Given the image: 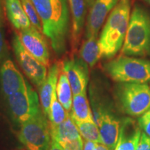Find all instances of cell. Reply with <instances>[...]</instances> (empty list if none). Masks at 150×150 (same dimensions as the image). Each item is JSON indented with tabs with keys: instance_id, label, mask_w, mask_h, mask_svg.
I'll return each mask as SVG.
<instances>
[{
	"instance_id": "cell-35",
	"label": "cell",
	"mask_w": 150,
	"mask_h": 150,
	"mask_svg": "<svg viewBox=\"0 0 150 150\" xmlns=\"http://www.w3.org/2000/svg\"><path fill=\"white\" fill-rule=\"evenodd\" d=\"M21 150H22V149H21Z\"/></svg>"
},
{
	"instance_id": "cell-17",
	"label": "cell",
	"mask_w": 150,
	"mask_h": 150,
	"mask_svg": "<svg viewBox=\"0 0 150 150\" xmlns=\"http://www.w3.org/2000/svg\"><path fill=\"white\" fill-rule=\"evenodd\" d=\"M4 6L7 18L15 29L20 31L32 26L20 0H4Z\"/></svg>"
},
{
	"instance_id": "cell-10",
	"label": "cell",
	"mask_w": 150,
	"mask_h": 150,
	"mask_svg": "<svg viewBox=\"0 0 150 150\" xmlns=\"http://www.w3.org/2000/svg\"><path fill=\"white\" fill-rule=\"evenodd\" d=\"M61 69L66 74L73 95L86 93L89 81L88 65L83 59L73 57L63 62Z\"/></svg>"
},
{
	"instance_id": "cell-9",
	"label": "cell",
	"mask_w": 150,
	"mask_h": 150,
	"mask_svg": "<svg viewBox=\"0 0 150 150\" xmlns=\"http://www.w3.org/2000/svg\"><path fill=\"white\" fill-rule=\"evenodd\" d=\"M93 115L99 128L102 143L110 150H114L119 138L121 120L109 107L105 106L93 112Z\"/></svg>"
},
{
	"instance_id": "cell-3",
	"label": "cell",
	"mask_w": 150,
	"mask_h": 150,
	"mask_svg": "<svg viewBox=\"0 0 150 150\" xmlns=\"http://www.w3.org/2000/svg\"><path fill=\"white\" fill-rule=\"evenodd\" d=\"M121 53L128 56H150V15L138 5L131 13Z\"/></svg>"
},
{
	"instance_id": "cell-21",
	"label": "cell",
	"mask_w": 150,
	"mask_h": 150,
	"mask_svg": "<svg viewBox=\"0 0 150 150\" xmlns=\"http://www.w3.org/2000/svg\"><path fill=\"white\" fill-rule=\"evenodd\" d=\"M56 95L60 103L67 112L72 110L73 94L68 79L64 71H60L56 85Z\"/></svg>"
},
{
	"instance_id": "cell-5",
	"label": "cell",
	"mask_w": 150,
	"mask_h": 150,
	"mask_svg": "<svg viewBox=\"0 0 150 150\" xmlns=\"http://www.w3.org/2000/svg\"><path fill=\"white\" fill-rule=\"evenodd\" d=\"M114 95L120 110L131 117L142 115L150 109V87L147 83H117Z\"/></svg>"
},
{
	"instance_id": "cell-30",
	"label": "cell",
	"mask_w": 150,
	"mask_h": 150,
	"mask_svg": "<svg viewBox=\"0 0 150 150\" xmlns=\"http://www.w3.org/2000/svg\"><path fill=\"white\" fill-rule=\"evenodd\" d=\"M50 150H65V149L61 147V145H60L59 142H56V140L52 139L51 145H50Z\"/></svg>"
},
{
	"instance_id": "cell-8",
	"label": "cell",
	"mask_w": 150,
	"mask_h": 150,
	"mask_svg": "<svg viewBox=\"0 0 150 150\" xmlns=\"http://www.w3.org/2000/svg\"><path fill=\"white\" fill-rule=\"evenodd\" d=\"M12 47L20 67L33 85L39 88L47 76V67L26 50L20 40L19 34L14 33L12 38Z\"/></svg>"
},
{
	"instance_id": "cell-34",
	"label": "cell",
	"mask_w": 150,
	"mask_h": 150,
	"mask_svg": "<svg viewBox=\"0 0 150 150\" xmlns=\"http://www.w3.org/2000/svg\"><path fill=\"white\" fill-rule=\"evenodd\" d=\"M145 1H147V3H149V4H150V0H145Z\"/></svg>"
},
{
	"instance_id": "cell-27",
	"label": "cell",
	"mask_w": 150,
	"mask_h": 150,
	"mask_svg": "<svg viewBox=\"0 0 150 150\" xmlns=\"http://www.w3.org/2000/svg\"><path fill=\"white\" fill-rule=\"evenodd\" d=\"M6 54L7 49L5 42L2 16H0V63H1L6 58Z\"/></svg>"
},
{
	"instance_id": "cell-2",
	"label": "cell",
	"mask_w": 150,
	"mask_h": 150,
	"mask_svg": "<svg viewBox=\"0 0 150 150\" xmlns=\"http://www.w3.org/2000/svg\"><path fill=\"white\" fill-rule=\"evenodd\" d=\"M131 17V0H120L108 16L98 42L101 59H111L122 50Z\"/></svg>"
},
{
	"instance_id": "cell-29",
	"label": "cell",
	"mask_w": 150,
	"mask_h": 150,
	"mask_svg": "<svg viewBox=\"0 0 150 150\" xmlns=\"http://www.w3.org/2000/svg\"><path fill=\"white\" fill-rule=\"evenodd\" d=\"M97 143L90 140H84L83 150H96Z\"/></svg>"
},
{
	"instance_id": "cell-13",
	"label": "cell",
	"mask_w": 150,
	"mask_h": 150,
	"mask_svg": "<svg viewBox=\"0 0 150 150\" xmlns=\"http://www.w3.org/2000/svg\"><path fill=\"white\" fill-rule=\"evenodd\" d=\"M120 0H95L90 8L86 27V38L97 35L108 15Z\"/></svg>"
},
{
	"instance_id": "cell-22",
	"label": "cell",
	"mask_w": 150,
	"mask_h": 150,
	"mask_svg": "<svg viewBox=\"0 0 150 150\" xmlns=\"http://www.w3.org/2000/svg\"><path fill=\"white\" fill-rule=\"evenodd\" d=\"M72 120L77 127L81 136L84 140H90L96 143H102L99 128L93 120L85 121H78L74 119Z\"/></svg>"
},
{
	"instance_id": "cell-24",
	"label": "cell",
	"mask_w": 150,
	"mask_h": 150,
	"mask_svg": "<svg viewBox=\"0 0 150 150\" xmlns=\"http://www.w3.org/2000/svg\"><path fill=\"white\" fill-rule=\"evenodd\" d=\"M20 1H21L24 12L29 18L32 27L38 30L40 32L42 33V22L32 1L31 0H20Z\"/></svg>"
},
{
	"instance_id": "cell-31",
	"label": "cell",
	"mask_w": 150,
	"mask_h": 150,
	"mask_svg": "<svg viewBox=\"0 0 150 150\" xmlns=\"http://www.w3.org/2000/svg\"><path fill=\"white\" fill-rule=\"evenodd\" d=\"M96 150H110L107 146L103 143H97Z\"/></svg>"
},
{
	"instance_id": "cell-15",
	"label": "cell",
	"mask_w": 150,
	"mask_h": 150,
	"mask_svg": "<svg viewBox=\"0 0 150 150\" xmlns=\"http://www.w3.org/2000/svg\"><path fill=\"white\" fill-rule=\"evenodd\" d=\"M71 16V44L73 50L77 48L85 24L86 0H67Z\"/></svg>"
},
{
	"instance_id": "cell-25",
	"label": "cell",
	"mask_w": 150,
	"mask_h": 150,
	"mask_svg": "<svg viewBox=\"0 0 150 150\" xmlns=\"http://www.w3.org/2000/svg\"><path fill=\"white\" fill-rule=\"evenodd\" d=\"M138 122L142 132L150 137V109L140 116Z\"/></svg>"
},
{
	"instance_id": "cell-28",
	"label": "cell",
	"mask_w": 150,
	"mask_h": 150,
	"mask_svg": "<svg viewBox=\"0 0 150 150\" xmlns=\"http://www.w3.org/2000/svg\"><path fill=\"white\" fill-rule=\"evenodd\" d=\"M136 150H150V137L142 131Z\"/></svg>"
},
{
	"instance_id": "cell-4",
	"label": "cell",
	"mask_w": 150,
	"mask_h": 150,
	"mask_svg": "<svg viewBox=\"0 0 150 150\" xmlns=\"http://www.w3.org/2000/svg\"><path fill=\"white\" fill-rule=\"evenodd\" d=\"M105 72L117 83H147L150 81V61L120 56L103 65Z\"/></svg>"
},
{
	"instance_id": "cell-20",
	"label": "cell",
	"mask_w": 150,
	"mask_h": 150,
	"mask_svg": "<svg viewBox=\"0 0 150 150\" xmlns=\"http://www.w3.org/2000/svg\"><path fill=\"white\" fill-rule=\"evenodd\" d=\"M98 40V36L97 35L86 38L79 52L81 59H83L91 67L95 66L101 59Z\"/></svg>"
},
{
	"instance_id": "cell-14",
	"label": "cell",
	"mask_w": 150,
	"mask_h": 150,
	"mask_svg": "<svg viewBox=\"0 0 150 150\" xmlns=\"http://www.w3.org/2000/svg\"><path fill=\"white\" fill-rule=\"evenodd\" d=\"M141 133L138 122L129 117L123 118L121 120L119 138L114 150H136Z\"/></svg>"
},
{
	"instance_id": "cell-11",
	"label": "cell",
	"mask_w": 150,
	"mask_h": 150,
	"mask_svg": "<svg viewBox=\"0 0 150 150\" xmlns=\"http://www.w3.org/2000/svg\"><path fill=\"white\" fill-rule=\"evenodd\" d=\"M19 36L23 46L31 55L46 67L50 65V50L42 33L31 26L29 29L20 31Z\"/></svg>"
},
{
	"instance_id": "cell-32",
	"label": "cell",
	"mask_w": 150,
	"mask_h": 150,
	"mask_svg": "<svg viewBox=\"0 0 150 150\" xmlns=\"http://www.w3.org/2000/svg\"><path fill=\"white\" fill-rule=\"evenodd\" d=\"M94 1H95V0H86V6H87V8H91V7L92 6V5H93Z\"/></svg>"
},
{
	"instance_id": "cell-23",
	"label": "cell",
	"mask_w": 150,
	"mask_h": 150,
	"mask_svg": "<svg viewBox=\"0 0 150 150\" xmlns=\"http://www.w3.org/2000/svg\"><path fill=\"white\" fill-rule=\"evenodd\" d=\"M69 113L70 112H67L65 110L58 99L56 88L52 95L50 113L48 115L50 122V127H55L60 125L66 119L69 115Z\"/></svg>"
},
{
	"instance_id": "cell-19",
	"label": "cell",
	"mask_w": 150,
	"mask_h": 150,
	"mask_svg": "<svg viewBox=\"0 0 150 150\" xmlns=\"http://www.w3.org/2000/svg\"><path fill=\"white\" fill-rule=\"evenodd\" d=\"M70 114L72 119L78 121L93 120V115L86 93L73 95L72 110Z\"/></svg>"
},
{
	"instance_id": "cell-18",
	"label": "cell",
	"mask_w": 150,
	"mask_h": 150,
	"mask_svg": "<svg viewBox=\"0 0 150 150\" xmlns=\"http://www.w3.org/2000/svg\"><path fill=\"white\" fill-rule=\"evenodd\" d=\"M50 129L52 139L56 140L59 143L71 141L81 137L70 113L63 122L57 126L50 127Z\"/></svg>"
},
{
	"instance_id": "cell-6",
	"label": "cell",
	"mask_w": 150,
	"mask_h": 150,
	"mask_svg": "<svg viewBox=\"0 0 150 150\" xmlns=\"http://www.w3.org/2000/svg\"><path fill=\"white\" fill-rule=\"evenodd\" d=\"M6 102L11 118L20 126L42 110L38 95L27 81L23 89L6 97Z\"/></svg>"
},
{
	"instance_id": "cell-26",
	"label": "cell",
	"mask_w": 150,
	"mask_h": 150,
	"mask_svg": "<svg viewBox=\"0 0 150 150\" xmlns=\"http://www.w3.org/2000/svg\"><path fill=\"white\" fill-rule=\"evenodd\" d=\"M59 144L65 150H83V141L81 137L71 141L59 142Z\"/></svg>"
},
{
	"instance_id": "cell-16",
	"label": "cell",
	"mask_w": 150,
	"mask_h": 150,
	"mask_svg": "<svg viewBox=\"0 0 150 150\" xmlns=\"http://www.w3.org/2000/svg\"><path fill=\"white\" fill-rule=\"evenodd\" d=\"M60 65L54 63L49 69L46 79L38 88L39 97L43 112L48 117L50 110L52 95L56 88L60 73Z\"/></svg>"
},
{
	"instance_id": "cell-33",
	"label": "cell",
	"mask_w": 150,
	"mask_h": 150,
	"mask_svg": "<svg viewBox=\"0 0 150 150\" xmlns=\"http://www.w3.org/2000/svg\"><path fill=\"white\" fill-rule=\"evenodd\" d=\"M0 16H2V7H1V0H0Z\"/></svg>"
},
{
	"instance_id": "cell-12",
	"label": "cell",
	"mask_w": 150,
	"mask_h": 150,
	"mask_svg": "<svg viewBox=\"0 0 150 150\" xmlns=\"http://www.w3.org/2000/svg\"><path fill=\"white\" fill-rule=\"evenodd\" d=\"M27 81L12 60L6 58L0 66V88L6 98L25 87Z\"/></svg>"
},
{
	"instance_id": "cell-7",
	"label": "cell",
	"mask_w": 150,
	"mask_h": 150,
	"mask_svg": "<svg viewBox=\"0 0 150 150\" xmlns=\"http://www.w3.org/2000/svg\"><path fill=\"white\" fill-rule=\"evenodd\" d=\"M43 110L21 125L19 139L28 150H50L51 134Z\"/></svg>"
},
{
	"instance_id": "cell-1",
	"label": "cell",
	"mask_w": 150,
	"mask_h": 150,
	"mask_svg": "<svg viewBox=\"0 0 150 150\" xmlns=\"http://www.w3.org/2000/svg\"><path fill=\"white\" fill-rule=\"evenodd\" d=\"M42 22V33L57 56L66 52L71 28L67 0H31Z\"/></svg>"
}]
</instances>
